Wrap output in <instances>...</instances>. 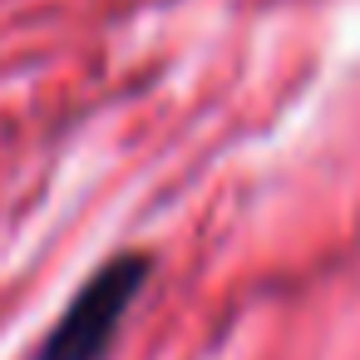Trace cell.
<instances>
[{"label": "cell", "instance_id": "obj_1", "mask_svg": "<svg viewBox=\"0 0 360 360\" xmlns=\"http://www.w3.org/2000/svg\"><path fill=\"white\" fill-rule=\"evenodd\" d=\"M148 276V262L143 257H114L104 262L89 286L70 301V311L60 316V326L50 330V340L40 345V360H99L114 326L124 321L129 301L139 296Z\"/></svg>", "mask_w": 360, "mask_h": 360}]
</instances>
